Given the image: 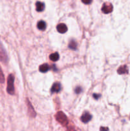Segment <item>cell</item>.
I'll return each instance as SVG.
<instances>
[{"mask_svg": "<svg viewBox=\"0 0 130 131\" xmlns=\"http://www.w3.org/2000/svg\"><path fill=\"white\" fill-rule=\"evenodd\" d=\"M55 118L56 120L61 123L62 126L66 127L67 125L68 124V118H67V115L62 111H59L55 115Z\"/></svg>", "mask_w": 130, "mask_h": 131, "instance_id": "6da1fadb", "label": "cell"}, {"mask_svg": "<svg viewBox=\"0 0 130 131\" xmlns=\"http://www.w3.org/2000/svg\"><path fill=\"white\" fill-rule=\"evenodd\" d=\"M14 76L13 74H10L7 79V90L9 94L13 95L15 93V88L13 83H14Z\"/></svg>", "mask_w": 130, "mask_h": 131, "instance_id": "7a4b0ae2", "label": "cell"}, {"mask_svg": "<svg viewBox=\"0 0 130 131\" xmlns=\"http://www.w3.org/2000/svg\"><path fill=\"white\" fill-rule=\"evenodd\" d=\"M102 10L103 13H106V14L111 13L112 12V10H113V6H112V5L111 3H105L103 5V6H102Z\"/></svg>", "mask_w": 130, "mask_h": 131, "instance_id": "3957f363", "label": "cell"}, {"mask_svg": "<svg viewBox=\"0 0 130 131\" xmlns=\"http://www.w3.org/2000/svg\"><path fill=\"white\" fill-rule=\"evenodd\" d=\"M27 109H28L29 114L31 116L32 118H35L36 117V112L35 111L34 108L31 105L30 101H29L28 99H27Z\"/></svg>", "mask_w": 130, "mask_h": 131, "instance_id": "277c9868", "label": "cell"}, {"mask_svg": "<svg viewBox=\"0 0 130 131\" xmlns=\"http://www.w3.org/2000/svg\"><path fill=\"white\" fill-rule=\"evenodd\" d=\"M92 119V115L88 113V112H84L81 117V121L83 123H87Z\"/></svg>", "mask_w": 130, "mask_h": 131, "instance_id": "5b68a950", "label": "cell"}, {"mask_svg": "<svg viewBox=\"0 0 130 131\" xmlns=\"http://www.w3.org/2000/svg\"><path fill=\"white\" fill-rule=\"evenodd\" d=\"M57 30L59 33H64L68 30V28H67V26L66 24H64L63 23H61L59 24L57 26Z\"/></svg>", "mask_w": 130, "mask_h": 131, "instance_id": "8992f818", "label": "cell"}, {"mask_svg": "<svg viewBox=\"0 0 130 131\" xmlns=\"http://www.w3.org/2000/svg\"><path fill=\"white\" fill-rule=\"evenodd\" d=\"M61 90V84L59 83H55L52 85L51 88L52 93H59Z\"/></svg>", "mask_w": 130, "mask_h": 131, "instance_id": "52a82bcc", "label": "cell"}, {"mask_svg": "<svg viewBox=\"0 0 130 131\" xmlns=\"http://www.w3.org/2000/svg\"><path fill=\"white\" fill-rule=\"evenodd\" d=\"M117 73L119 74H125L128 73V68L126 65L121 66L117 70Z\"/></svg>", "mask_w": 130, "mask_h": 131, "instance_id": "ba28073f", "label": "cell"}, {"mask_svg": "<svg viewBox=\"0 0 130 131\" xmlns=\"http://www.w3.org/2000/svg\"><path fill=\"white\" fill-rule=\"evenodd\" d=\"M45 8V4L42 2H37L36 3V9L38 12H42L44 10Z\"/></svg>", "mask_w": 130, "mask_h": 131, "instance_id": "9c48e42d", "label": "cell"}, {"mask_svg": "<svg viewBox=\"0 0 130 131\" xmlns=\"http://www.w3.org/2000/svg\"><path fill=\"white\" fill-rule=\"evenodd\" d=\"M48 70H49V66H48L47 63H44V64L41 65L39 67L40 72H42V73H45Z\"/></svg>", "mask_w": 130, "mask_h": 131, "instance_id": "30bf717a", "label": "cell"}, {"mask_svg": "<svg viewBox=\"0 0 130 131\" xmlns=\"http://www.w3.org/2000/svg\"><path fill=\"white\" fill-rule=\"evenodd\" d=\"M37 27L40 30L44 31L46 29V23L43 21H40L37 24Z\"/></svg>", "mask_w": 130, "mask_h": 131, "instance_id": "8fae6325", "label": "cell"}, {"mask_svg": "<svg viewBox=\"0 0 130 131\" xmlns=\"http://www.w3.org/2000/svg\"><path fill=\"white\" fill-rule=\"evenodd\" d=\"M49 58L52 62H57L59 59V55L58 52H54V53L51 54L50 55Z\"/></svg>", "mask_w": 130, "mask_h": 131, "instance_id": "7c38bea8", "label": "cell"}, {"mask_svg": "<svg viewBox=\"0 0 130 131\" xmlns=\"http://www.w3.org/2000/svg\"><path fill=\"white\" fill-rule=\"evenodd\" d=\"M69 48H70L72 50H76L77 47V43L76 42V41H75L74 40H72L70 42L69 45Z\"/></svg>", "mask_w": 130, "mask_h": 131, "instance_id": "4fadbf2b", "label": "cell"}, {"mask_svg": "<svg viewBox=\"0 0 130 131\" xmlns=\"http://www.w3.org/2000/svg\"><path fill=\"white\" fill-rule=\"evenodd\" d=\"M5 82V77L2 70L0 67V83H3Z\"/></svg>", "mask_w": 130, "mask_h": 131, "instance_id": "5bb4252c", "label": "cell"}, {"mask_svg": "<svg viewBox=\"0 0 130 131\" xmlns=\"http://www.w3.org/2000/svg\"><path fill=\"white\" fill-rule=\"evenodd\" d=\"M92 0H82V3L86 5H89L92 3Z\"/></svg>", "mask_w": 130, "mask_h": 131, "instance_id": "9a60e30c", "label": "cell"}, {"mask_svg": "<svg viewBox=\"0 0 130 131\" xmlns=\"http://www.w3.org/2000/svg\"><path fill=\"white\" fill-rule=\"evenodd\" d=\"M100 130V131H108V130H109V129H108V127H101Z\"/></svg>", "mask_w": 130, "mask_h": 131, "instance_id": "2e32d148", "label": "cell"}, {"mask_svg": "<svg viewBox=\"0 0 130 131\" xmlns=\"http://www.w3.org/2000/svg\"><path fill=\"white\" fill-rule=\"evenodd\" d=\"M75 91V93H80L81 91H82V88H81L80 87H77Z\"/></svg>", "mask_w": 130, "mask_h": 131, "instance_id": "e0dca14e", "label": "cell"}, {"mask_svg": "<svg viewBox=\"0 0 130 131\" xmlns=\"http://www.w3.org/2000/svg\"><path fill=\"white\" fill-rule=\"evenodd\" d=\"M100 95H98V94H93V97H94V98H95V99H98V98H100Z\"/></svg>", "mask_w": 130, "mask_h": 131, "instance_id": "ac0fdd59", "label": "cell"}, {"mask_svg": "<svg viewBox=\"0 0 130 131\" xmlns=\"http://www.w3.org/2000/svg\"><path fill=\"white\" fill-rule=\"evenodd\" d=\"M66 131H76V130L74 129V128H72V127H68Z\"/></svg>", "mask_w": 130, "mask_h": 131, "instance_id": "d6986e66", "label": "cell"}]
</instances>
